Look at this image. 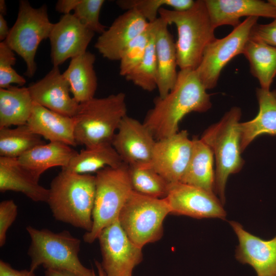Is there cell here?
<instances>
[{"instance_id":"19","label":"cell","mask_w":276,"mask_h":276,"mask_svg":"<svg viewBox=\"0 0 276 276\" xmlns=\"http://www.w3.org/2000/svg\"><path fill=\"white\" fill-rule=\"evenodd\" d=\"M212 24L216 28H235L243 16L276 18V8L268 1L259 0H204Z\"/></svg>"},{"instance_id":"23","label":"cell","mask_w":276,"mask_h":276,"mask_svg":"<svg viewBox=\"0 0 276 276\" xmlns=\"http://www.w3.org/2000/svg\"><path fill=\"white\" fill-rule=\"evenodd\" d=\"M77 153L65 144L50 142L34 147L17 159L24 168L39 180L41 174L49 168L66 167Z\"/></svg>"},{"instance_id":"44","label":"cell","mask_w":276,"mask_h":276,"mask_svg":"<svg viewBox=\"0 0 276 276\" xmlns=\"http://www.w3.org/2000/svg\"><path fill=\"white\" fill-rule=\"evenodd\" d=\"M7 6L4 0L0 1V14L5 15L7 14Z\"/></svg>"},{"instance_id":"45","label":"cell","mask_w":276,"mask_h":276,"mask_svg":"<svg viewBox=\"0 0 276 276\" xmlns=\"http://www.w3.org/2000/svg\"><path fill=\"white\" fill-rule=\"evenodd\" d=\"M268 2L276 8V0H269Z\"/></svg>"},{"instance_id":"31","label":"cell","mask_w":276,"mask_h":276,"mask_svg":"<svg viewBox=\"0 0 276 276\" xmlns=\"http://www.w3.org/2000/svg\"><path fill=\"white\" fill-rule=\"evenodd\" d=\"M128 167L133 191L154 198L166 197L169 183L151 166Z\"/></svg>"},{"instance_id":"29","label":"cell","mask_w":276,"mask_h":276,"mask_svg":"<svg viewBox=\"0 0 276 276\" xmlns=\"http://www.w3.org/2000/svg\"><path fill=\"white\" fill-rule=\"evenodd\" d=\"M123 163L111 144H103L81 150L62 170L77 174H90L105 167H118Z\"/></svg>"},{"instance_id":"13","label":"cell","mask_w":276,"mask_h":276,"mask_svg":"<svg viewBox=\"0 0 276 276\" xmlns=\"http://www.w3.org/2000/svg\"><path fill=\"white\" fill-rule=\"evenodd\" d=\"M156 140L143 123L126 115L121 122L111 145L129 166H151Z\"/></svg>"},{"instance_id":"34","label":"cell","mask_w":276,"mask_h":276,"mask_svg":"<svg viewBox=\"0 0 276 276\" xmlns=\"http://www.w3.org/2000/svg\"><path fill=\"white\" fill-rule=\"evenodd\" d=\"M152 25L150 22L148 28L132 40L123 51L120 59V75L125 77L140 63L144 57L150 41Z\"/></svg>"},{"instance_id":"17","label":"cell","mask_w":276,"mask_h":276,"mask_svg":"<svg viewBox=\"0 0 276 276\" xmlns=\"http://www.w3.org/2000/svg\"><path fill=\"white\" fill-rule=\"evenodd\" d=\"M229 224L239 240L236 259L251 266L258 276H276V235L265 240L248 232L237 222L231 221Z\"/></svg>"},{"instance_id":"36","label":"cell","mask_w":276,"mask_h":276,"mask_svg":"<svg viewBox=\"0 0 276 276\" xmlns=\"http://www.w3.org/2000/svg\"><path fill=\"white\" fill-rule=\"evenodd\" d=\"M16 57L14 52L5 41L0 42V88H6L11 84L19 86L24 85L26 79L18 74L13 68L15 64Z\"/></svg>"},{"instance_id":"16","label":"cell","mask_w":276,"mask_h":276,"mask_svg":"<svg viewBox=\"0 0 276 276\" xmlns=\"http://www.w3.org/2000/svg\"><path fill=\"white\" fill-rule=\"evenodd\" d=\"M149 25L150 22L137 11L127 10L100 34L95 47L103 57L119 61L127 45L144 32Z\"/></svg>"},{"instance_id":"8","label":"cell","mask_w":276,"mask_h":276,"mask_svg":"<svg viewBox=\"0 0 276 276\" xmlns=\"http://www.w3.org/2000/svg\"><path fill=\"white\" fill-rule=\"evenodd\" d=\"M170 212L165 198L151 197L132 191L118 220L129 238L142 248L162 238L164 220Z\"/></svg>"},{"instance_id":"18","label":"cell","mask_w":276,"mask_h":276,"mask_svg":"<svg viewBox=\"0 0 276 276\" xmlns=\"http://www.w3.org/2000/svg\"><path fill=\"white\" fill-rule=\"evenodd\" d=\"M28 88L34 103L67 117L76 114L80 103L70 96V85L59 66H53L42 79Z\"/></svg>"},{"instance_id":"39","label":"cell","mask_w":276,"mask_h":276,"mask_svg":"<svg viewBox=\"0 0 276 276\" xmlns=\"http://www.w3.org/2000/svg\"><path fill=\"white\" fill-rule=\"evenodd\" d=\"M0 276H36L35 271L30 269L17 270L13 268L10 264L0 261Z\"/></svg>"},{"instance_id":"22","label":"cell","mask_w":276,"mask_h":276,"mask_svg":"<svg viewBox=\"0 0 276 276\" xmlns=\"http://www.w3.org/2000/svg\"><path fill=\"white\" fill-rule=\"evenodd\" d=\"M20 192L35 202H47L49 189L39 183L17 158L0 157V191Z\"/></svg>"},{"instance_id":"5","label":"cell","mask_w":276,"mask_h":276,"mask_svg":"<svg viewBox=\"0 0 276 276\" xmlns=\"http://www.w3.org/2000/svg\"><path fill=\"white\" fill-rule=\"evenodd\" d=\"M241 117L240 108H232L220 121L206 129L200 138L215 156V193L223 205L228 177L239 172L244 164L241 156Z\"/></svg>"},{"instance_id":"7","label":"cell","mask_w":276,"mask_h":276,"mask_svg":"<svg viewBox=\"0 0 276 276\" xmlns=\"http://www.w3.org/2000/svg\"><path fill=\"white\" fill-rule=\"evenodd\" d=\"M128 165L105 167L96 173V192L93 210V226L83 235V240L94 242L102 231L119 218V214L133 191Z\"/></svg>"},{"instance_id":"10","label":"cell","mask_w":276,"mask_h":276,"mask_svg":"<svg viewBox=\"0 0 276 276\" xmlns=\"http://www.w3.org/2000/svg\"><path fill=\"white\" fill-rule=\"evenodd\" d=\"M258 18L247 17L225 37L216 38L206 47L195 70L206 89L214 88L224 66L234 57L243 53L251 30Z\"/></svg>"},{"instance_id":"2","label":"cell","mask_w":276,"mask_h":276,"mask_svg":"<svg viewBox=\"0 0 276 276\" xmlns=\"http://www.w3.org/2000/svg\"><path fill=\"white\" fill-rule=\"evenodd\" d=\"M49 191L47 202L56 220L91 231L95 176L61 170L51 181Z\"/></svg>"},{"instance_id":"38","label":"cell","mask_w":276,"mask_h":276,"mask_svg":"<svg viewBox=\"0 0 276 276\" xmlns=\"http://www.w3.org/2000/svg\"><path fill=\"white\" fill-rule=\"evenodd\" d=\"M249 38L276 47V18L268 24L257 23L251 30Z\"/></svg>"},{"instance_id":"28","label":"cell","mask_w":276,"mask_h":276,"mask_svg":"<svg viewBox=\"0 0 276 276\" xmlns=\"http://www.w3.org/2000/svg\"><path fill=\"white\" fill-rule=\"evenodd\" d=\"M249 63L252 75L261 88L270 90L276 76V47L249 38L242 53Z\"/></svg>"},{"instance_id":"26","label":"cell","mask_w":276,"mask_h":276,"mask_svg":"<svg viewBox=\"0 0 276 276\" xmlns=\"http://www.w3.org/2000/svg\"><path fill=\"white\" fill-rule=\"evenodd\" d=\"M192 140V154L180 182L215 194L213 152L200 139L194 137Z\"/></svg>"},{"instance_id":"9","label":"cell","mask_w":276,"mask_h":276,"mask_svg":"<svg viewBox=\"0 0 276 276\" xmlns=\"http://www.w3.org/2000/svg\"><path fill=\"white\" fill-rule=\"evenodd\" d=\"M53 25L45 5L34 8L28 1H20L17 19L4 41L24 60L25 75L29 78L36 71L35 58L38 46L49 37Z\"/></svg>"},{"instance_id":"6","label":"cell","mask_w":276,"mask_h":276,"mask_svg":"<svg viewBox=\"0 0 276 276\" xmlns=\"http://www.w3.org/2000/svg\"><path fill=\"white\" fill-rule=\"evenodd\" d=\"M26 230L31 239L28 251L31 259L29 269L35 271L42 266L45 269L65 270L78 276H93L94 269L85 267L79 259L81 240L70 232L55 233L31 226H28Z\"/></svg>"},{"instance_id":"30","label":"cell","mask_w":276,"mask_h":276,"mask_svg":"<svg viewBox=\"0 0 276 276\" xmlns=\"http://www.w3.org/2000/svg\"><path fill=\"white\" fill-rule=\"evenodd\" d=\"M45 144L41 137L26 125L14 128H0V156L18 158L38 145Z\"/></svg>"},{"instance_id":"43","label":"cell","mask_w":276,"mask_h":276,"mask_svg":"<svg viewBox=\"0 0 276 276\" xmlns=\"http://www.w3.org/2000/svg\"><path fill=\"white\" fill-rule=\"evenodd\" d=\"M95 264L97 268L98 274H96L94 271L93 276H105V273L103 270L101 263L96 261Z\"/></svg>"},{"instance_id":"33","label":"cell","mask_w":276,"mask_h":276,"mask_svg":"<svg viewBox=\"0 0 276 276\" xmlns=\"http://www.w3.org/2000/svg\"><path fill=\"white\" fill-rule=\"evenodd\" d=\"M193 0H119L117 5L126 11L133 9L139 12L148 22H152L158 17L159 10L169 6L173 10L182 11L192 7Z\"/></svg>"},{"instance_id":"25","label":"cell","mask_w":276,"mask_h":276,"mask_svg":"<svg viewBox=\"0 0 276 276\" xmlns=\"http://www.w3.org/2000/svg\"><path fill=\"white\" fill-rule=\"evenodd\" d=\"M95 60V55L86 51L72 58L67 68L62 73L70 85L73 97L79 103L94 98L98 84L94 66Z\"/></svg>"},{"instance_id":"21","label":"cell","mask_w":276,"mask_h":276,"mask_svg":"<svg viewBox=\"0 0 276 276\" xmlns=\"http://www.w3.org/2000/svg\"><path fill=\"white\" fill-rule=\"evenodd\" d=\"M27 125L34 133L50 142H60L71 147L77 145L74 118L58 113L34 102Z\"/></svg>"},{"instance_id":"3","label":"cell","mask_w":276,"mask_h":276,"mask_svg":"<svg viewBox=\"0 0 276 276\" xmlns=\"http://www.w3.org/2000/svg\"><path fill=\"white\" fill-rule=\"evenodd\" d=\"M159 17L177 29L175 42L177 65L180 70H195L206 47L216 38L204 0L195 1L190 9L182 11L161 8Z\"/></svg>"},{"instance_id":"40","label":"cell","mask_w":276,"mask_h":276,"mask_svg":"<svg viewBox=\"0 0 276 276\" xmlns=\"http://www.w3.org/2000/svg\"><path fill=\"white\" fill-rule=\"evenodd\" d=\"M81 0H59L56 5L57 11L64 14H70L72 10H74Z\"/></svg>"},{"instance_id":"1","label":"cell","mask_w":276,"mask_h":276,"mask_svg":"<svg viewBox=\"0 0 276 276\" xmlns=\"http://www.w3.org/2000/svg\"><path fill=\"white\" fill-rule=\"evenodd\" d=\"M206 90L195 70H180L173 88L164 97L154 99L143 123L156 141L177 133L179 124L186 114L204 112L211 107Z\"/></svg>"},{"instance_id":"32","label":"cell","mask_w":276,"mask_h":276,"mask_svg":"<svg viewBox=\"0 0 276 276\" xmlns=\"http://www.w3.org/2000/svg\"><path fill=\"white\" fill-rule=\"evenodd\" d=\"M152 25V33L146 53L138 65L125 77L136 86L147 91L157 88V65L155 48V24Z\"/></svg>"},{"instance_id":"20","label":"cell","mask_w":276,"mask_h":276,"mask_svg":"<svg viewBox=\"0 0 276 276\" xmlns=\"http://www.w3.org/2000/svg\"><path fill=\"white\" fill-rule=\"evenodd\" d=\"M155 48L157 65V89L163 98L173 88L177 80V60L175 42L168 25L162 18L154 21Z\"/></svg>"},{"instance_id":"14","label":"cell","mask_w":276,"mask_h":276,"mask_svg":"<svg viewBox=\"0 0 276 276\" xmlns=\"http://www.w3.org/2000/svg\"><path fill=\"white\" fill-rule=\"evenodd\" d=\"M192 140L186 130L157 140L151 166L169 183L180 182L190 161Z\"/></svg>"},{"instance_id":"11","label":"cell","mask_w":276,"mask_h":276,"mask_svg":"<svg viewBox=\"0 0 276 276\" xmlns=\"http://www.w3.org/2000/svg\"><path fill=\"white\" fill-rule=\"evenodd\" d=\"M98 239L105 276H131L134 267L142 261V248L129 238L118 219L105 227Z\"/></svg>"},{"instance_id":"35","label":"cell","mask_w":276,"mask_h":276,"mask_svg":"<svg viewBox=\"0 0 276 276\" xmlns=\"http://www.w3.org/2000/svg\"><path fill=\"white\" fill-rule=\"evenodd\" d=\"M104 0H81L74 9V15L87 28L102 34L106 27L99 21V15Z\"/></svg>"},{"instance_id":"41","label":"cell","mask_w":276,"mask_h":276,"mask_svg":"<svg viewBox=\"0 0 276 276\" xmlns=\"http://www.w3.org/2000/svg\"><path fill=\"white\" fill-rule=\"evenodd\" d=\"M7 22L3 15L0 14V40L2 41H5L9 34Z\"/></svg>"},{"instance_id":"4","label":"cell","mask_w":276,"mask_h":276,"mask_svg":"<svg viewBox=\"0 0 276 276\" xmlns=\"http://www.w3.org/2000/svg\"><path fill=\"white\" fill-rule=\"evenodd\" d=\"M127 111L126 95L123 92L102 98L94 97L80 103L73 117L77 145L90 147L111 144Z\"/></svg>"},{"instance_id":"37","label":"cell","mask_w":276,"mask_h":276,"mask_svg":"<svg viewBox=\"0 0 276 276\" xmlns=\"http://www.w3.org/2000/svg\"><path fill=\"white\" fill-rule=\"evenodd\" d=\"M17 215V206L13 200H5L0 203V246L7 239V232Z\"/></svg>"},{"instance_id":"24","label":"cell","mask_w":276,"mask_h":276,"mask_svg":"<svg viewBox=\"0 0 276 276\" xmlns=\"http://www.w3.org/2000/svg\"><path fill=\"white\" fill-rule=\"evenodd\" d=\"M256 96L258 114L251 120L240 123L241 152L259 135H276V90L258 88Z\"/></svg>"},{"instance_id":"42","label":"cell","mask_w":276,"mask_h":276,"mask_svg":"<svg viewBox=\"0 0 276 276\" xmlns=\"http://www.w3.org/2000/svg\"><path fill=\"white\" fill-rule=\"evenodd\" d=\"M45 276H78L73 272L65 270L45 269Z\"/></svg>"},{"instance_id":"12","label":"cell","mask_w":276,"mask_h":276,"mask_svg":"<svg viewBox=\"0 0 276 276\" xmlns=\"http://www.w3.org/2000/svg\"><path fill=\"white\" fill-rule=\"evenodd\" d=\"M165 198L173 215L222 219L226 216L223 204L215 193L181 182L169 183Z\"/></svg>"},{"instance_id":"27","label":"cell","mask_w":276,"mask_h":276,"mask_svg":"<svg viewBox=\"0 0 276 276\" xmlns=\"http://www.w3.org/2000/svg\"><path fill=\"white\" fill-rule=\"evenodd\" d=\"M33 104L28 87L0 88V128L27 124Z\"/></svg>"},{"instance_id":"15","label":"cell","mask_w":276,"mask_h":276,"mask_svg":"<svg viewBox=\"0 0 276 276\" xmlns=\"http://www.w3.org/2000/svg\"><path fill=\"white\" fill-rule=\"evenodd\" d=\"M94 34L74 14L63 15L54 24L49 37L53 66H59L67 59L85 53Z\"/></svg>"}]
</instances>
